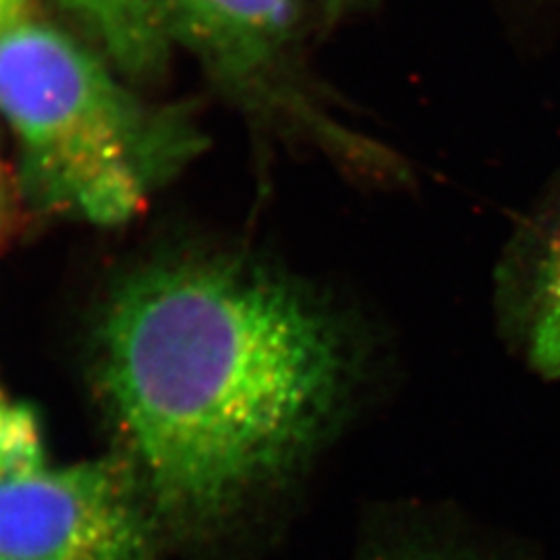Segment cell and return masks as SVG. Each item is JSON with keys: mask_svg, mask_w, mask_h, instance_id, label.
<instances>
[{"mask_svg": "<svg viewBox=\"0 0 560 560\" xmlns=\"http://www.w3.org/2000/svg\"><path fill=\"white\" fill-rule=\"evenodd\" d=\"M175 42L243 113L372 171L381 145L335 119L300 59L295 0H166Z\"/></svg>", "mask_w": 560, "mask_h": 560, "instance_id": "3", "label": "cell"}, {"mask_svg": "<svg viewBox=\"0 0 560 560\" xmlns=\"http://www.w3.org/2000/svg\"><path fill=\"white\" fill-rule=\"evenodd\" d=\"M324 4H328V7H342V4H347V2H351V0H320Z\"/></svg>", "mask_w": 560, "mask_h": 560, "instance_id": "11", "label": "cell"}, {"mask_svg": "<svg viewBox=\"0 0 560 560\" xmlns=\"http://www.w3.org/2000/svg\"><path fill=\"white\" fill-rule=\"evenodd\" d=\"M23 2L25 0H0V21L4 20L9 13H13Z\"/></svg>", "mask_w": 560, "mask_h": 560, "instance_id": "10", "label": "cell"}, {"mask_svg": "<svg viewBox=\"0 0 560 560\" xmlns=\"http://www.w3.org/2000/svg\"><path fill=\"white\" fill-rule=\"evenodd\" d=\"M15 217V183L0 164V245L7 240Z\"/></svg>", "mask_w": 560, "mask_h": 560, "instance_id": "9", "label": "cell"}, {"mask_svg": "<svg viewBox=\"0 0 560 560\" xmlns=\"http://www.w3.org/2000/svg\"><path fill=\"white\" fill-rule=\"evenodd\" d=\"M525 351L544 378L560 381V231L541 261L527 320Z\"/></svg>", "mask_w": 560, "mask_h": 560, "instance_id": "6", "label": "cell"}, {"mask_svg": "<svg viewBox=\"0 0 560 560\" xmlns=\"http://www.w3.org/2000/svg\"><path fill=\"white\" fill-rule=\"evenodd\" d=\"M360 560H481L457 529L430 523H400L365 541Z\"/></svg>", "mask_w": 560, "mask_h": 560, "instance_id": "7", "label": "cell"}, {"mask_svg": "<svg viewBox=\"0 0 560 560\" xmlns=\"http://www.w3.org/2000/svg\"><path fill=\"white\" fill-rule=\"evenodd\" d=\"M113 71L27 2L0 21V113L23 194L44 212L131 221L206 148L189 113L141 101Z\"/></svg>", "mask_w": 560, "mask_h": 560, "instance_id": "2", "label": "cell"}, {"mask_svg": "<svg viewBox=\"0 0 560 560\" xmlns=\"http://www.w3.org/2000/svg\"><path fill=\"white\" fill-rule=\"evenodd\" d=\"M140 481L117 453L0 481V560H166Z\"/></svg>", "mask_w": 560, "mask_h": 560, "instance_id": "4", "label": "cell"}, {"mask_svg": "<svg viewBox=\"0 0 560 560\" xmlns=\"http://www.w3.org/2000/svg\"><path fill=\"white\" fill-rule=\"evenodd\" d=\"M120 75L156 80L166 71L173 23L166 0H57Z\"/></svg>", "mask_w": 560, "mask_h": 560, "instance_id": "5", "label": "cell"}, {"mask_svg": "<svg viewBox=\"0 0 560 560\" xmlns=\"http://www.w3.org/2000/svg\"><path fill=\"white\" fill-rule=\"evenodd\" d=\"M44 465L46 446L36 411L0 390V481L32 474Z\"/></svg>", "mask_w": 560, "mask_h": 560, "instance_id": "8", "label": "cell"}, {"mask_svg": "<svg viewBox=\"0 0 560 560\" xmlns=\"http://www.w3.org/2000/svg\"><path fill=\"white\" fill-rule=\"evenodd\" d=\"M355 328L305 282L231 252L143 261L113 287L94 372L171 552L256 540L353 418Z\"/></svg>", "mask_w": 560, "mask_h": 560, "instance_id": "1", "label": "cell"}]
</instances>
